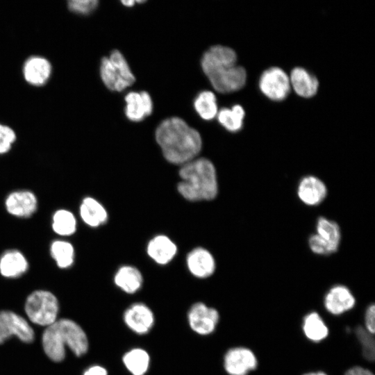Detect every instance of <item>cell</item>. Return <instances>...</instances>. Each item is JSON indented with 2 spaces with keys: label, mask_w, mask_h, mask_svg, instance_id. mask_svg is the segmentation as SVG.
Returning <instances> with one entry per match:
<instances>
[{
  "label": "cell",
  "mask_w": 375,
  "mask_h": 375,
  "mask_svg": "<svg viewBox=\"0 0 375 375\" xmlns=\"http://www.w3.org/2000/svg\"><path fill=\"white\" fill-rule=\"evenodd\" d=\"M156 140L165 159L174 164L192 160L202 146L199 132L177 117L167 118L158 125Z\"/></svg>",
  "instance_id": "1"
},
{
  "label": "cell",
  "mask_w": 375,
  "mask_h": 375,
  "mask_svg": "<svg viewBox=\"0 0 375 375\" xmlns=\"http://www.w3.org/2000/svg\"><path fill=\"white\" fill-rule=\"evenodd\" d=\"M237 56L230 47L215 45L203 55L201 67L211 85L219 92L240 90L246 83L245 69L236 65Z\"/></svg>",
  "instance_id": "2"
},
{
  "label": "cell",
  "mask_w": 375,
  "mask_h": 375,
  "mask_svg": "<svg viewBox=\"0 0 375 375\" xmlns=\"http://www.w3.org/2000/svg\"><path fill=\"white\" fill-rule=\"evenodd\" d=\"M43 350L47 356L56 362L65 357L67 347L76 356L88 350V340L83 329L74 321L63 318L46 327L42 336Z\"/></svg>",
  "instance_id": "3"
},
{
  "label": "cell",
  "mask_w": 375,
  "mask_h": 375,
  "mask_svg": "<svg viewBox=\"0 0 375 375\" xmlns=\"http://www.w3.org/2000/svg\"><path fill=\"white\" fill-rule=\"evenodd\" d=\"M181 181L177 188L190 201L211 200L217 194L216 171L213 164L204 158L192 160L181 168Z\"/></svg>",
  "instance_id": "4"
},
{
  "label": "cell",
  "mask_w": 375,
  "mask_h": 375,
  "mask_svg": "<svg viewBox=\"0 0 375 375\" xmlns=\"http://www.w3.org/2000/svg\"><path fill=\"white\" fill-rule=\"evenodd\" d=\"M24 310L32 323L47 327L58 319L59 303L52 292L38 290L27 297Z\"/></svg>",
  "instance_id": "5"
},
{
  "label": "cell",
  "mask_w": 375,
  "mask_h": 375,
  "mask_svg": "<svg viewBox=\"0 0 375 375\" xmlns=\"http://www.w3.org/2000/svg\"><path fill=\"white\" fill-rule=\"evenodd\" d=\"M100 75L105 85L112 91L121 92L135 81L127 61L118 50H113L110 56L102 58Z\"/></svg>",
  "instance_id": "6"
},
{
  "label": "cell",
  "mask_w": 375,
  "mask_h": 375,
  "mask_svg": "<svg viewBox=\"0 0 375 375\" xmlns=\"http://www.w3.org/2000/svg\"><path fill=\"white\" fill-rule=\"evenodd\" d=\"M12 336L24 343H31L35 339V332L22 316L10 310H0V344Z\"/></svg>",
  "instance_id": "7"
},
{
  "label": "cell",
  "mask_w": 375,
  "mask_h": 375,
  "mask_svg": "<svg viewBox=\"0 0 375 375\" xmlns=\"http://www.w3.org/2000/svg\"><path fill=\"white\" fill-rule=\"evenodd\" d=\"M259 88L271 100H284L290 90V78L282 69L278 67H270L261 74Z\"/></svg>",
  "instance_id": "8"
},
{
  "label": "cell",
  "mask_w": 375,
  "mask_h": 375,
  "mask_svg": "<svg viewBox=\"0 0 375 375\" xmlns=\"http://www.w3.org/2000/svg\"><path fill=\"white\" fill-rule=\"evenodd\" d=\"M219 315L217 310L203 303H196L188 312L190 328L200 335H208L214 331Z\"/></svg>",
  "instance_id": "9"
},
{
  "label": "cell",
  "mask_w": 375,
  "mask_h": 375,
  "mask_svg": "<svg viewBox=\"0 0 375 375\" xmlns=\"http://www.w3.org/2000/svg\"><path fill=\"white\" fill-rule=\"evenodd\" d=\"M35 194L27 190H16L8 194L5 199V208L11 215L19 218L32 216L38 208Z\"/></svg>",
  "instance_id": "10"
},
{
  "label": "cell",
  "mask_w": 375,
  "mask_h": 375,
  "mask_svg": "<svg viewBox=\"0 0 375 375\" xmlns=\"http://www.w3.org/2000/svg\"><path fill=\"white\" fill-rule=\"evenodd\" d=\"M254 353L244 347L229 349L224 356V368L230 375H247L257 367Z\"/></svg>",
  "instance_id": "11"
},
{
  "label": "cell",
  "mask_w": 375,
  "mask_h": 375,
  "mask_svg": "<svg viewBox=\"0 0 375 375\" xmlns=\"http://www.w3.org/2000/svg\"><path fill=\"white\" fill-rule=\"evenodd\" d=\"M124 320L133 332L144 334L152 328L154 317L147 306L140 303L133 304L125 311Z\"/></svg>",
  "instance_id": "12"
},
{
  "label": "cell",
  "mask_w": 375,
  "mask_h": 375,
  "mask_svg": "<svg viewBox=\"0 0 375 375\" xmlns=\"http://www.w3.org/2000/svg\"><path fill=\"white\" fill-rule=\"evenodd\" d=\"M297 194L303 203L308 206H317L326 198L327 188L319 178L306 176L299 181Z\"/></svg>",
  "instance_id": "13"
},
{
  "label": "cell",
  "mask_w": 375,
  "mask_h": 375,
  "mask_svg": "<svg viewBox=\"0 0 375 375\" xmlns=\"http://www.w3.org/2000/svg\"><path fill=\"white\" fill-rule=\"evenodd\" d=\"M125 113L133 122H140L153 111L152 99L147 92H131L125 97Z\"/></svg>",
  "instance_id": "14"
},
{
  "label": "cell",
  "mask_w": 375,
  "mask_h": 375,
  "mask_svg": "<svg viewBox=\"0 0 375 375\" xmlns=\"http://www.w3.org/2000/svg\"><path fill=\"white\" fill-rule=\"evenodd\" d=\"M355 302V298L350 290L342 285L331 288L324 299L326 309L335 315L351 310L354 306Z\"/></svg>",
  "instance_id": "15"
},
{
  "label": "cell",
  "mask_w": 375,
  "mask_h": 375,
  "mask_svg": "<svg viewBox=\"0 0 375 375\" xmlns=\"http://www.w3.org/2000/svg\"><path fill=\"white\" fill-rule=\"evenodd\" d=\"M28 269L26 256L17 249L6 251L0 257V274L6 278L21 276Z\"/></svg>",
  "instance_id": "16"
},
{
  "label": "cell",
  "mask_w": 375,
  "mask_h": 375,
  "mask_svg": "<svg viewBox=\"0 0 375 375\" xmlns=\"http://www.w3.org/2000/svg\"><path fill=\"white\" fill-rule=\"evenodd\" d=\"M187 263L190 272L199 278L210 276L215 269V262L212 256L203 248L193 249L188 256Z\"/></svg>",
  "instance_id": "17"
},
{
  "label": "cell",
  "mask_w": 375,
  "mask_h": 375,
  "mask_svg": "<svg viewBox=\"0 0 375 375\" xmlns=\"http://www.w3.org/2000/svg\"><path fill=\"white\" fill-rule=\"evenodd\" d=\"M51 73L50 62L40 56H32L24 63L23 74L26 81L33 85H42L49 79Z\"/></svg>",
  "instance_id": "18"
},
{
  "label": "cell",
  "mask_w": 375,
  "mask_h": 375,
  "mask_svg": "<svg viewBox=\"0 0 375 375\" xmlns=\"http://www.w3.org/2000/svg\"><path fill=\"white\" fill-rule=\"evenodd\" d=\"M289 78L290 86L299 96L310 98L317 93L319 88L318 80L304 68H294Z\"/></svg>",
  "instance_id": "19"
},
{
  "label": "cell",
  "mask_w": 375,
  "mask_h": 375,
  "mask_svg": "<svg viewBox=\"0 0 375 375\" xmlns=\"http://www.w3.org/2000/svg\"><path fill=\"white\" fill-rule=\"evenodd\" d=\"M176 244L167 236L158 235L153 238L147 247V253L156 262L165 265L169 262L176 253Z\"/></svg>",
  "instance_id": "20"
},
{
  "label": "cell",
  "mask_w": 375,
  "mask_h": 375,
  "mask_svg": "<svg viewBox=\"0 0 375 375\" xmlns=\"http://www.w3.org/2000/svg\"><path fill=\"white\" fill-rule=\"evenodd\" d=\"M79 213L82 220L91 227L105 223L108 214L103 206L92 197H85L80 205Z\"/></svg>",
  "instance_id": "21"
},
{
  "label": "cell",
  "mask_w": 375,
  "mask_h": 375,
  "mask_svg": "<svg viewBox=\"0 0 375 375\" xmlns=\"http://www.w3.org/2000/svg\"><path fill=\"white\" fill-rule=\"evenodd\" d=\"M316 231V234L328 246L331 253L335 252L341 240V231L338 224L326 217H320L317 221Z\"/></svg>",
  "instance_id": "22"
},
{
  "label": "cell",
  "mask_w": 375,
  "mask_h": 375,
  "mask_svg": "<svg viewBox=\"0 0 375 375\" xmlns=\"http://www.w3.org/2000/svg\"><path fill=\"white\" fill-rule=\"evenodd\" d=\"M115 284L127 293H134L141 287L142 276L140 271L131 266H123L115 276Z\"/></svg>",
  "instance_id": "23"
},
{
  "label": "cell",
  "mask_w": 375,
  "mask_h": 375,
  "mask_svg": "<svg viewBox=\"0 0 375 375\" xmlns=\"http://www.w3.org/2000/svg\"><path fill=\"white\" fill-rule=\"evenodd\" d=\"M50 253L59 268L70 267L74 262L75 251L73 245L64 240H56L50 245Z\"/></svg>",
  "instance_id": "24"
},
{
  "label": "cell",
  "mask_w": 375,
  "mask_h": 375,
  "mask_svg": "<svg viewBox=\"0 0 375 375\" xmlns=\"http://www.w3.org/2000/svg\"><path fill=\"white\" fill-rule=\"evenodd\" d=\"M76 219L70 210L58 209L52 216V229L60 236L68 237L73 235L76 231Z\"/></svg>",
  "instance_id": "25"
},
{
  "label": "cell",
  "mask_w": 375,
  "mask_h": 375,
  "mask_svg": "<svg viewBox=\"0 0 375 375\" xmlns=\"http://www.w3.org/2000/svg\"><path fill=\"white\" fill-rule=\"evenodd\" d=\"M217 115L219 124L230 132H238L243 126L245 112L240 105H234L231 108H223Z\"/></svg>",
  "instance_id": "26"
},
{
  "label": "cell",
  "mask_w": 375,
  "mask_h": 375,
  "mask_svg": "<svg viewBox=\"0 0 375 375\" xmlns=\"http://www.w3.org/2000/svg\"><path fill=\"white\" fill-rule=\"evenodd\" d=\"M123 362L133 375H144L149 365V356L142 349H133L123 356Z\"/></svg>",
  "instance_id": "27"
},
{
  "label": "cell",
  "mask_w": 375,
  "mask_h": 375,
  "mask_svg": "<svg viewBox=\"0 0 375 375\" xmlns=\"http://www.w3.org/2000/svg\"><path fill=\"white\" fill-rule=\"evenodd\" d=\"M303 331L309 340L318 342L325 339L328 334V329L320 315L312 312L303 319Z\"/></svg>",
  "instance_id": "28"
},
{
  "label": "cell",
  "mask_w": 375,
  "mask_h": 375,
  "mask_svg": "<svg viewBox=\"0 0 375 375\" xmlns=\"http://www.w3.org/2000/svg\"><path fill=\"white\" fill-rule=\"evenodd\" d=\"M194 107L199 116L205 120L212 119L218 112L216 97L210 91H202L196 97Z\"/></svg>",
  "instance_id": "29"
},
{
  "label": "cell",
  "mask_w": 375,
  "mask_h": 375,
  "mask_svg": "<svg viewBox=\"0 0 375 375\" xmlns=\"http://www.w3.org/2000/svg\"><path fill=\"white\" fill-rule=\"evenodd\" d=\"M355 334L361 344L364 358L368 361H374L375 358V343L373 334L361 326L356 328Z\"/></svg>",
  "instance_id": "30"
},
{
  "label": "cell",
  "mask_w": 375,
  "mask_h": 375,
  "mask_svg": "<svg viewBox=\"0 0 375 375\" xmlns=\"http://www.w3.org/2000/svg\"><path fill=\"white\" fill-rule=\"evenodd\" d=\"M98 6L97 0H73L68 1V8L70 10L82 15L92 12Z\"/></svg>",
  "instance_id": "31"
},
{
  "label": "cell",
  "mask_w": 375,
  "mask_h": 375,
  "mask_svg": "<svg viewBox=\"0 0 375 375\" xmlns=\"http://www.w3.org/2000/svg\"><path fill=\"white\" fill-rule=\"evenodd\" d=\"M15 140L14 131L7 126L0 124V154L8 152Z\"/></svg>",
  "instance_id": "32"
},
{
  "label": "cell",
  "mask_w": 375,
  "mask_h": 375,
  "mask_svg": "<svg viewBox=\"0 0 375 375\" xmlns=\"http://www.w3.org/2000/svg\"><path fill=\"white\" fill-rule=\"evenodd\" d=\"M308 244L311 251L319 255H328L331 252L328 246L315 234H312L308 239Z\"/></svg>",
  "instance_id": "33"
},
{
  "label": "cell",
  "mask_w": 375,
  "mask_h": 375,
  "mask_svg": "<svg viewBox=\"0 0 375 375\" xmlns=\"http://www.w3.org/2000/svg\"><path fill=\"white\" fill-rule=\"evenodd\" d=\"M365 328L372 334L375 333V306L374 304H371L367 308L365 312Z\"/></svg>",
  "instance_id": "34"
},
{
  "label": "cell",
  "mask_w": 375,
  "mask_h": 375,
  "mask_svg": "<svg viewBox=\"0 0 375 375\" xmlns=\"http://www.w3.org/2000/svg\"><path fill=\"white\" fill-rule=\"evenodd\" d=\"M106 369L99 365H93L88 368L83 375H107Z\"/></svg>",
  "instance_id": "35"
},
{
  "label": "cell",
  "mask_w": 375,
  "mask_h": 375,
  "mask_svg": "<svg viewBox=\"0 0 375 375\" xmlns=\"http://www.w3.org/2000/svg\"><path fill=\"white\" fill-rule=\"evenodd\" d=\"M344 375H374V374L367 369L356 366L348 369Z\"/></svg>",
  "instance_id": "36"
},
{
  "label": "cell",
  "mask_w": 375,
  "mask_h": 375,
  "mask_svg": "<svg viewBox=\"0 0 375 375\" xmlns=\"http://www.w3.org/2000/svg\"><path fill=\"white\" fill-rule=\"evenodd\" d=\"M135 1L128 0V1H122V3L126 6H133Z\"/></svg>",
  "instance_id": "37"
},
{
  "label": "cell",
  "mask_w": 375,
  "mask_h": 375,
  "mask_svg": "<svg viewBox=\"0 0 375 375\" xmlns=\"http://www.w3.org/2000/svg\"><path fill=\"white\" fill-rule=\"evenodd\" d=\"M305 375H327V374L322 372H317L308 373V374H306Z\"/></svg>",
  "instance_id": "38"
}]
</instances>
